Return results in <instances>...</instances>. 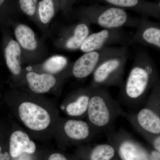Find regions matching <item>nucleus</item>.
I'll list each match as a JSON object with an SVG mask.
<instances>
[{"mask_svg":"<svg viewBox=\"0 0 160 160\" xmlns=\"http://www.w3.org/2000/svg\"><path fill=\"white\" fill-rule=\"evenodd\" d=\"M7 102L30 136L40 138L52 137L55 123L60 116L54 101L43 95L14 89L7 96Z\"/></svg>","mask_w":160,"mask_h":160,"instance_id":"nucleus-1","label":"nucleus"},{"mask_svg":"<svg viewBox=\"0 0 160 160\" xmlns=\"http://www.w3.org/2000/svg\"><path fill=\"white\" fill-rule=\"evenodd\" d=\"M159 80L156 65L151 55L147 50L140 49L136 54L129 75L121 87L120 104L132 110L137 109Z\"/></svg>","mask_w":160,"mask_h":160,"instance_id":"nucleus-2","label":"nucleus"},{"mask_svg":"<svg viewBox=\"0 0 160 160\" xmlns=\"http://www.w3.org/2000/svg\"><path fill=\"white\" fill-rule=\"evenodd\" d=\"M91 87L87 121L98 133L106 132L112 128L118 118L123 117L125 112L106 87Z\"/></svg>","mask_w":160,"mask_h":160,"instance_id":"nucleus-3","label":"nucleus"},{"mask_svg":"<svg viewBox=\"0 0 160 160\" xmlns=\"http://www.w3.org/2000/svg\"><path fill=\"white\" fill-rule=\"evenodd\" d=\"M129 57L128 47L121 46L108 55L99 64L92 75V87L117 86L123 82L125 66Z\"/></svg>","mask_w":160,"mask_h":160,"instance_id":"nucleus-4","label":"nucleus"},{"mask_svg":"<svg viewBox=\"0 0 160 160\" xmlns=\"http://www.w3.org/2000/svg\"><path fill=\"white\" fill-rule=\"evenodd\" d=\"M70 76V68L58 75L39 72L26 68L23 70L19 79L14 82V89L39 95L52 94L59 96L66 79Z\"/></svg>","mask_w":160,"mask_h":160,"instance_id":"nucleus-5","label":"nucleus"},{"mask_svg":"<svg viewBox=\"0 0 160 160\" xmlns=\"http://www.w3.org/2000/svg\"><path fill=\"white\" fill-rule=\"evenodd\" d=\"M123 117L147 132L160 134V80L152 87L144 107L136 112H125Z\"/></svg>","mask_w":160,"mask_h":160,"instance_id":"nucleus-6","label":"nucleus"},{"mask_svg":"<svg viewBox=\"0 0 160 160\" xmlns=\"http://www.w3.org/2000/svg\"><path fill=\"white\" fill-rule=\"evenodd\" d=\"M97 134L87 121L59 116L52 129V137L61 142L81 143Z\"/></svg>","mask_w":160,"mask_h":160,"instance_id":"nucleus-7","label":"nucleus"},{"mask_svg":"<svg viewBox=\"0 0 160 160\" xmlns=\"http://www.w3.org/2000/svg\"><path fill=\"white\" fill-rule=\"evenodd\" d=\"M81 20L95 24L104 29H120L124 27L136 28L139 21L129 17L126 12L118 7H111L101 11L86 12L81 16Z\"/></svg>","mask_w":160,"mask_h":160,"instance_id":"nucleus-8","label":"nucleus"},{"mask_svg":"<svg viewBox=\"0 0 160 160\" xmlns=\"http://www.w3.org/2000/svg\"><path fill=\"white\" fill-rule=\"evenodd\" d=\"M112 144L117 147L122 160H150L148 151L123 129L115 130L111 129L105 132Z\"/></svg>","mask_w":160,"mask_h":160,"instance_id":"nucleus-9","label":"nucleus"},{"mask_svg":"<svg viewBox=\"0 0 160 160\" xmlns=\"http://www.w3.org/2000/svg\"><path fill=\"white\" fill-rule=\"evenodd\" d=\"M132 36V35L122 28L104 29L98 32L90 33L83 41L79 49L84 53L117 44L128 47L130 46Z\"/></svg>","mask_w":160,"mask_h":160,"instance_id":"nucleus-10","label":"nucleus"},{"mask_svg":"<svg viewBox=\"0 0 160 160\" xmlns=\"http://www.w3.org/2000/svg\"><path fill=\"white\" fill-rule=\"evenodd\" d=\"M118 47H107L99 50L84 52L72 64L71 76L78 79H84L92 74L102 61L115 51Z\"/></svg>","mask_w":160,"mask_h":160,"instance_id":"nucleus-11","label":"nucleus"},{"mask_svg":"<svg viewBox=\"0 0 160 160\" xmlns=\"http://www.w3.org/2000/svg\"><path fill=\"white\" fill-rule=\"evenodd\" d=\"M92 89L89 85L72 92L62 102L61 110L68 118L82 120L86 118Z\"/></svg>","mask_w":160,"mask_h":160,"instance_id":"nucleus-12","label":"nucleus"},{"mask_svg":"<svg viewBox=\"0 0 160 160\" xmlns=\"http://www.w3.org/2000/svg\"><path fill=\"white\" fill-rule=\"evenodd\" d=\"M92 32L90 24L81 20L63 29L58 40V46L67 50L79 49L83 41Z\"/></svg>","mask_w":160,"mask_h":160,"instance_id":"nucleus-13","label":"nucleus"},{"mask_svg":"<svg viewBox=\"0 0 160 160\" xmlns=\"http://www.w3.org/2000/svg\"><path fill=\"white\" fill-rule=\"evenodd\" d=\"M135 33L132 35L130 46L133 43H139L160 51V25L146 19L139 21Z\"/></svg>","mask_w":160,"mask_h":160,"instance_id":"nucleus-14","label":"nucleus"},{"mask_svg":"<svg viewBox=\"0 0 160 160\" xmlns=\"http://www.w3.org/2000/svg\"><path fill=\"white\" fill-rule=\"evenodd\" d=\"M36 145L29 133L14 123L9 134L10 157L15 159L25 153L32 154L36 151Z\"/></svg>","mask_w":160,"mask_h":160,"instance_id":"nucleus-15","label":"nucleus"},{"mask_svg":"<svg viewBox=\"0 0 160 160\" xmlns=\"http://www.w3.org/2000/svg\"><path fill=\"white\" fill-rule=\"evenodd\" d=\"M22 48L15 40L10 38L6 41L4 48V58L14 82L19 79L22 75Z\"/></svg>","mask_w":160,"mask_h":160,"instance_id":"nucleus-16","label":"nucleus"},{"mask_svg":"<svg viewBox=\"0 0 160 160\" xmlns=\"http://www.w3.org/2000/svg\"><path fill=\"white\" fill-rule=\"evenodd\" d=\"M71 66L69 60L66 57L62 55H55L48 58L40 65L27 68L39 72L58 75L69 70Z\"/></svg>","mask_w":160,"mask_h":160,"instance_id":"nucleus-17","label":"nucleus"},{"mask_svg":"<svg viewBox=\"0 0 160 160\" xmlns=\"http://www.w3.org/2000/svg\"><path fill=\"white\" fill-rule=\"evenodd\" d=\"M16 41L22 50L28 52H34L38 48L39 43L34 31L27 25L18 24L14 29Z\"/></svg>","mask_w":160,"mask_h":160,"instance_id":"nucleus-18","label":"nucleus"},{"mask_svg":"<svg viewBox=\"0 0 160 160\" xmlns=\"http://www.w3.org/2000/svg\"><path fill=\"white\" fill-rule=\"evenodd\" d=\"M115 149L111 144H102L95 146L90 149L89 160H111L115 155Z\"/></svg>","mask_w":160,"mask_h":160,"instance_id":"nucleus-19","label":"nucleus"},{"mask_svg":"<svg viewBox=\"0 0 160 160\" xmlns=\"http://www.w3.org/2000/svg\"><path fill=\"white\" fill-rule=\"evenodd\" d=\"M55 13V8L53 0H42L39 3V18L43 25H48L54 17Z\"/></svg>","mask_w":160,"mask_h":160,"instance_id":"nucleus-20","label":"nucleus"},{"mask_svg":"<svg viewBox=\"0 0 160 160\" xmlns=\"http://www.w3.org/2000/svg\"><path fill=\"white\" fill-rule=\"evenodd\" d=\"M38 0H19L22 11L29 16H34L36 11Z\"/></svg>","mask_w":160,"mask_h":160,"instance_id":"nucleus-21","label":"nucleus"},{"mask_svg":"<svg viewBox=\"0 0 160 160\" xmlns=\"http://www.w3.org/2000/svg\"><path fill=\"white\" fill-rule=\"evenodd\" d=\"M114 6L126 8H134L139 4V0H105Z\"/></svg>","mask_w":160,"mask_h":160,"instance_id":"nucleus-22","label":"nucleus"},{"mask_svg":"<svg viewBox=\"0 0 160 160\" xmlns=\"http://www.w3.org/2000/svg\"><path fill=\"white\" fill-rule=\"evenodd\" d=\"M47 160H69L65 155L59 153V152H54L52 153L49 156Z\"/></svg>","mask_w":160,"mask_h":160,"instance_id":"nucleus-23","label":"nucleus"},{"mask_svg":"<svg viewBox=\"0 0 160 160\" xmlns=\"http://www.w3.org/2000/svg\"><path fill=\"white\" fill-rule=\"evenodd\" d=\"M150 160H160V152L154 149L149 153Z\"/></svg>","mask_w":160,"mask_h":160,"instance_id":"nucleus-24","label":"nucleus"},{"mask_svg":"<svg viewBox=\"0 0 160 160\" xmlns=\"http://www.w3.org/2000/svg\"><path fill=\"white\" fill-rule=\"evenodd\" d=\"M0 160H10V156L9 152H1L0 153Z\"/></svg>","mask_w":160,"mask_h":160,"instance_id":"nucleus-25","label":"nucleus"},{"mask_svg":"<svg viewBox=\"0 0 160 160\" xmlns=\"http://www.w3.org/2000/svg\"><path fill=\"white\" fill-rule=\"evenodd\" d=\"M30 155L25 153L20 156L19 157L15 158V160H32Z\"/></svg>","mask_w":160,"mask_h":160,"instance_id":"nucleus-26","label":"nucleus"},{"mask_svg":"<svg viewBox=\"0 0 160 160\" xmlns=\"http://www.w3.org/2000/svg\"><path fill=\"white\" fill-rule=\"evenodd\" d=\"M5 0H0V6L3 5V3L5 2Z\"/></svg>","mask_w":160,"mask_h":160,"instance_id":"nucleus-27","label":"nucleus"},{"mask_svg":"<svg viewBox=\"0 0 160 160\" xmlns=\"http://www.w3.org/2000/svg\"><path fill=\"white\" fill-rule=\"evenodd\" d=\"M2 147H1V146H0V153H1V152H2Z\"/></svg>","mask_w":160,"mask_h":160,"instance_id":"nucleus-28","label":"nucleus"}]
</instances>
